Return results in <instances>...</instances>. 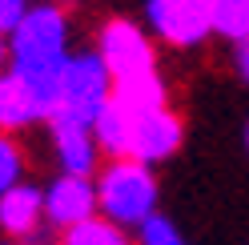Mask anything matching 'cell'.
Here are the masks:
<instances>
[{
	"label": "cell",
	"instance_id": "ba28073f",
	"mask_svg": "<svg viewBox=\"0 0 249 245\" xmlns=\"http://www.w3.org/2000/svg\"><path fill=\"white\" fill-rule=\"evenodd\" d=\"M53 149H56V161L69 177H92V169L101 161V145H97L89 125L53 121Z\"/></svg>",
	"mask_w": 249,
	"mask_h": 245
},
{
	"label": "cell",
	"instance_id": "8992f818",
	"mask_svg": "<svg viewBox=\"0 0 249 245\" xmlns=\"http://www.w3.org/2000/svg\"><path fill=\"white\" fill-rule=\"evenodd\" d=\"M145 17L149 28L173 49H193L213 33L209 0H145Z\"/></svg>",
	"mask_w": 249,
	"mask_h": 245
},
{
	"label": "cell",
	"instance_id": "5bb4252c",
	"mask_svg": "<svg viewBox=\"0 0 249 245\" xmlns=\"http://www.w3.org/2000/svg\"><path fill=\"white\" fill-rule=\"evenodd\" d=\"M20 173H24V157H20V149L12 145V137H8V133H0V197H4L8 189H17V185H20Z\"/></svg>",
	"mask_w": 249,
	"mask_h": 245
},
{
	"label": "cell",
	"instance_id": "d6986e66",
	"mask_svg": "<svg viewBox=\"0 0 249 245\" xmlns=\"http://www.w3.org/2000/svg\"><path fill=\"white\" fill-rule=\"evenodd\" d=\"M245 145H249V129H245Z\"/></svg>",
	"mask_w": 249,
	"mask_h": 245
},
{
	"label": "cell",
	"instance_id": "9a60e30c",
	"mask_svg": "<svg viewBox=\"0 0 249 245\" xmlns=\"http://www.w3.org/2000/svg\"><path fill=\"white\" fill-rule=\"evenodd\" d=\"M141 245H189V241L177 233L173 221H165V217H157V213H153V217L141 225Z\"/></svg>",
	"mask_w": 249,
	"mask_h": 245
},
{
	"label": "cell",
	"instance_id": "ffe728a7",
	"mask_svg": "<svg viewBox=\"0 0 249 245\" xmlns=\"http://www.w3.org/2000/svg\"><path fill=\"white\" fill-rule=\"evenodd\" d=\"M49 4H53V0H49Z\"/></svg>",
	"mask_w": 249,
	"mask_h": 245
},
{
	"label": "cell",
	"instance_id": "7a4b0ae2",
	"mask_svg": "<svg viewBox=\"0 0 249 245\" xmlns=\"http://www.w3.org/2000/svg\"><path fill=\"white\" fill-rule=\"evenodd\" d=\"M97 205L105 221L141 229L157 213V177L141 161H108L97 181Z\"/></svg>",
	"mask_w": 249,
	"mask_h": 245
},
{
	"label": "cell",
	"instance_id": "277c9868",
	"mask_svg": "<svg viewBox=\"0 0 249 245\" xmlns=\"http://www.w3.org/2000/svg\"><path fill=\"white\" fill-rule=\"evenodd\" d=\"M97 56H101V65L108 69L113 85L157 72V49H153L149 33H141L133 20H108V24L101 28Z\"/></svg>",
	"mask_w": 249,
	"mask_h": 245
},
{
	"label": "cell",
	"instance_id": "6da1fadb",
	"mask_svg": "<svg viewBox=\"0 0 249 245\" xmlns=\"http://www.w3.org/2000/svg\"><path fill=\"white\" fill-rule=\"evenodd\" d=\"M69 60V20L60 4H33L24 20L8 33V72L17 76H49Z\"/></svg>",
	"mask_w": 249,
	"mask_h": 245
},
{
	"label": "cell",
	"instance_id": "4fadbf2b",
	"mask_svg": "<svg viewBox=\"0 0 249 245\" xmlns=\"http://www.w3.org/2000/svg\"><path fill=\"white\" fill-rule=\"evenodd\" d=\"M60 245H133V237L124 233L121 225L105 221V217H89V221H81V225L65 229Z\"/></svg>",
	"mask_w": 249,
	"mask_h": 245
},
{
	"label": "cell",
	"instance_id": "52a82bcc",
	"mask_svg": "<svg viewBox=\"0 0 249 245\" xmlns=\"http://www.w3.org/2000/svg\"><path fill=\"white\" fill-rule=\"evenodd\" d=\"M44 217L56 229H72V225H81L89 217H97V185H92V177L60 173L44 189Z\"/></svg>",
	"mask_w": 249,
	"mask_h": 245
},
{
	"label": "cell",
	"instance_id": "7c38bea8",
	"mask_svg": "<svg viewBox=\"0 0 249 245\" xmlns=\"http://www.w3.org/2000/svg\"><path fill=\"white\" fill-rule=\"evenodd\" d=\"M209 24L233 44L249 40V0H209Z\"/></svg>",
	"mask_w": 249,
	"mask_h": 245
},
{
	"label": "cell",
	"instance_id": "30bf717a",
	"mask_svg": "<svg viewBox=\"0 0 249 245\" xmlns=\"http://www.w3.org/2000/svg\"><path fill=\"white\" fill-rule=\"evenodd\" d=\"M40 217H44V193H36L33 185H24V181L0 197V229H4V233L33 237Z\"/></svg>",
	"mask_w": 249,
	"mask_h": 245
},
{
	"label": "cell",
	"instance_id": "2e32d148",
	"mask_svg": "<svg viewBox=\"0 0 249 245\" xmlns=\"http://www.w3.org/2000/svg\"><path fill=\"white\" fill-rule=\"evenodd\" d=\"M33 8L28 0H0V36H8L12 28L24 20V12Z\"/></svg>",
	"mask_w": 249,
	"mask_h": 245
},
{
	"label": "cell",
	"instance_id": "3957f363",
	"mask_svg": "<svg viewBox=\"0 0 249 245\" xmlns=\"http://www.w3.org/2000/svg\"><path fill=\"white\" fill-rule=\"evenodd\" d=\"M113 101V76L101 65L97 52H76L65 60L60 69V101H56V113L53 121H65V125H89L101 117V109Z\"/></svg>",
	"mask_w": 249,
	"mask_h": 245
},
{
	"label": "cell",
	"instance_id": "9c48e42d",
	"mask_svg": "<svg viewBox=\"0 0 249 245\" xmlns=\"http://www.w3.org/2000/svg\"><path fill=\"white\" fill-rule=\"evenodd\" d=\"M33 121H44L33 85H28L24 76H17V72H4L0 76V133L28 129Z\"/></svg>",
	"mask_w": 249,
	"mask_h": 245
},
{
	"label": "cell",
	"instance_id": "8fae6325",
	"mask_svg": "<svg viewBox=\"0 0 249 245\" xmlns=\"http://www.w3.org/2000/svg\"><path fill=\"white\" fill-rule=\"evenodd\" d=\"M113 105H121V109H129V113H153V109H165V81H161V72L113 85Z\"/></svg>",
	"mask_w": 249,
	"mask_h": 245
},
{
	"label": "cell",
	"instance_id": "ac0fdd59",
	"mask_svg": "<svg viewBox=\"0 0 249 245\" xmlns=\"http://www.w3.org/2000/svg\"><path fill=\"white\" fill-rule=\"evenodd\" d=\"M4 60H8V40L0 36V65H4Z\"/></svg>",
	"mask_w": 249,
	"mask_h": 245
},
{
	"label": "cell",
	"instance_id": "e0dca14e",
	"mask_svg": "<svg viewBox=\"0 0 249 245\" xmlns=\"http://www.w3.org/2000/svg\"><path fill=\"white\" fill-rule=\"evenodd\" d=\"M233 65H237V76L249 81V40H241L237 49H233Z\"/></svg>",
	"mask_w": 249,
	"mask_h": 245
},
{
	"label": "cell",
	"instance_id": "5b68a950",
	"mask_svg": "<svg viewBox=\"0 0 249 245\" xmlns=\"http://www.w3.org/2000/svg\"><path fill=\"white\" fill-rule=\"evenodd\" d=\"M181 137H185L181 117L169 105L153 109V113H129V133H124V157L121 161H141V165L165 161L181 149Z\"/></svg>",
	"mask_w": 249,
	"mask_h": 245
}]
</instances>
